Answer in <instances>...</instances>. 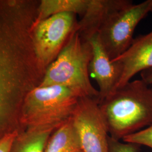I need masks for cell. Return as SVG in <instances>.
<instances>
[{
  "mask_svg": "<svg viewBox=\"0 0 152 152\" xmlns=\"http://www.w3.org/2000/svg\"><path fill=\"white\" fill-rule=\"evenodd\" d=\"M34 21L27 9L0 2V103L18 110L45 75L33 48Z\"/></svg>",
  "mask_w": 152,
  "mask_h": 152,
  "instance_id": "obj_1",
  "label": "cell"
},
{
  "mask_svg": "<svg viewBox=\"0 0 152 152\" xmlns=\"http://www.w3.org/2000/svg\"><path fill=\"white\" fill-rule=\"evenodd\" d=\"M73 13H62L38 23L33 28L34 54L40 68L45 72L77 31L78 20Z\"/></svg>",
  "mask_w": 152,
  "mask_h": 152,
  "instance_id": "obj_6",
  "label": "cell"
},
{
  "mask_svg": "<svg viewBox=\"0 0 152 152\" xmlns=\"http://www.w3.org/2000/svg\"><path fill=\"white\" fill-rule=\"evenodd\" d=\"M19 131L9 134L0 140V152H10L12 144Z\"/></svg>",
  "mask_w": 152,
  "mask_h": 152,
  "instance_id": "obj_16",
  "label": "cell"
},
{
  "mask_svg": "<svg viewBox=\"0 0 152 152\" xmlns=\"http://www.w3.org/2000/svg\"><path fill=\"white\" fill-rule=\"evenodd\" d=\"M81 96L60 86L37 87L29 92L22 104V130L34 127L58 128L69 120Z\"/></svg>",
  "mask_w": 152,
  "mask_h": 152,
  "instance_id": "obj_4",
  "label": "cell"
},
{
  "mask_svg": "<svg viewBox=\"0 0 152 152\" xmlns=\"http://www.w3.org/2000/svg\"><path fill=\"white\" fill-rule=\"evenodd\" d=\"M122 141L145 146L152 151V124L146 128L126 136Z\"/></svg>",
  "mask_w": 152,
  "mask_h": 152,
  "instance_id": "obj_14",
  "label": "cell"
},
{
  "mask_svg": "<svg viewBox=\"0 0 152 152\" xmlns=\"http://www.w3.org/2000/svg\"><path fill=\"white\" fill-rule=\"evenodd\" d=\"M44 152H82L79 137L71 118L53 131Z\"/></svg>",
  "mask_w": 152,
  "mask_h": 152,
  "instance_id": "obj_12",
  "label": "cell"
},
{
  "mask_svg": "<svg viewBox=\"0 0 152 152\" xmlns=\"http://www.w3.org/2000/svg\"><path fill=\"white\" fill-rule=\"evenodd\" d=\"M113 61L120 65L121 77L116 89L139 73L152 68V31L134 38L130 47Z\"/></svg>",
  "mask_w": 152,
  "mask_h": 152,
  "instance_id": "obj_9",
  "label": "cell"
},
{
  "mask_svg": "<svg viewBox=\"0 0 152 152\" xmlns=\"http://www.w3.org/2000/svg\"><path fill=\"white\" fill-rule=\"evenodd\" d=\"M99 104L114 139L122 140L152 124V87L141 79L117 88Z\"/></svg>",
  "mask_w": 152,
  "mask_h": 152,
  "instance_id": "obj_2",
  "label": "cell"
},
{
  "mask_svg": "<svg viewBox=\"0 0 152 152\" xmlns=\"http://www.w3.org/2000/svg\"><path fill=\"white\" fill-rule=\"evenodd\" d=\"M71 119L82 152H109L108 128L98 98H80Z\"/></svg>",
  "mask_w": 152,
  "mask_h": 152,
  "instance_id": "obj_7",
  "label": "cell"
},
{
  "mask_svg": "<svg viewBox=\"0 0 152 152\" xmlns=\"http://www.w3.org/2000/svg\"><path fill=\"white\" fill-rule=\"evenodd\" d=\"M141 80L149 85H152V68L142 71L140 73Z\"/></svg>",
  "mask_w": 152,
  "mask_h": 152,
  "instance_id": "obj_17",
  "label": "cell"
},
{
  "mask_svg": "<svg viewBox=\"0 0 152 152\" xmlns=\"http://www.w3.org/2000/svg\"><path fill=\"white\" fill-rule=\"evenodd\" d=\"M92 47L76 31L56 59L49 65L38 87L60 86L77 92L81 97L99 99V91L90 81L89 65Z\"/></svg>",
  "mask_w": 152,
  "mask_h": 152,
  "instance_id": "obj_3",
  "label": "cell"
},
{
  "mask_svg": "<svg viewBox=\"0 0 152 152\" xmlns=\"http://www.w3.org/2000/svg\"><path fill=\"white\" fill-rule=\"evenodd\" d=\"M132 2L130 0H88L87 9L78 22L77 32L83 39L89 41L113 13Z\"/></svg>",
  "mask_w": 152,
  "mask_h": 152,
  "instance_id": "obj_10",
  "label": "cell"
},
{
  "mask_svg": "<svg viewBox=\"0 0 152 152\" xmlns=\"http://www.w3.org/2000/svg\"><path fill=\"white\" fill-rule=\"evenodd\" d=\"M56 129L34 127L19 131L12 144L10 152H45L50 136Z\"/></svg>",
  "mask_w": 152,
  "mask_h": 152,
  "instance_id": "obj_11",
  "label": "cell"
},
{
  "mask_svg": "<svg viewBox=\"0 0 152 152\" xmlns=\"http://www.w3.org/2000/svg\"><path fill=\"white\" fill-rule=\"evenodd\" d=\"M140 146L134 143L114 139L109 136V152H139Z\"/></svg>",
  "mask_w": 152,
  "mask_h": 152,
  "instance_id": "obj_15",
  "label": "cell"
},
{
  "mask_svg": "<svg viewBox=\"0 0 152 152\" xmlns=\"http://www.w3.org/2000/svg\"><path fill=\"white\" fill-rule=\"evenodd\" d=\"M150 13H152V0H146L137 4L132 2L109 18L98 34L111 60L130 47L136 27Z\"/></svg>",
  "mask_w": 152,
  "mask_h": 152,
  "instance_id": "obj_5",
  "label": "cell"
},
{
  "mask_svg": "<svg viewBox=\"0 0 152 152\" xmlns=\"http://www.w3.org/2000/svg\"><path fill=\"white\" fill-rule=\"evenodd\" d=\"M88 0H42L39 2L33 27L50 16L62 13H73L81 18L87 9Z\"/></svg>",
  "mask_w": 152,
  "mask_h": 152,
  "instance_id": "obj_13",
  "label": "cell"
},
{
  "mask_svg": "<svg viewBox=\"0 0 152 152\" xmlns=\"http://www.w3.org/2000/svg\"><path fill=\"white\" fill-rule=\"evenodd\" d=\"M89 41L92 47L89 74L97 83L99 101L100 102L116 89L121 74V68L117 63L109 58L98 34Z\"/></svg>",
  "mask_w": 152,
  "mask_h": 152,
  "instance_id": "obj_8",
  "label": "cell"
}]
</instances>
